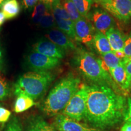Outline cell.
Segmentation results:
<instances>
[{"instance_id":"ba28073f","label":"cell","mask_w":131,"mask_h":131,"mask_svg":"<svg viewBox=\"0 0 131 131\" xmlns=\"http://www.w3.org/2000/svg\"><path fill=\"white\" fill-rule=\"evenodd\" d=\"M75 40L86 46L90 49L93 47V40L96 30L89 19L81 17L74 23Z\"/></svg>"},{"instance_id":"4316f807","label":"cell","mask_w":131,"mask_h":131,"mask_svg":"<svg viewBox=\"0 0 131 131\" xmlns=\"http://www.w3.org/2000/svg\"><path fill=\"white\" fill-rule=\"evenodd\" d=\"M123 52L126 55V58H124L126 61L127 62L131 60V32L126 38Z\"/></svg>"},{"instance_id":"3957f363","label":"cell","mask_w":131,"mask_h":131,"mask_svg":"<svg viewBox=\"0 0 131 131\" xmlns=\"http://www.w3.org/2000/svg\"><path fill=\"white\" fill-rule=\"evenodd\" d=\"M72 66L93 84H106L115 91L116 88L110 73L101 68L98 58L84 49H77L71 60Z\"/></svg>"},{"instance_id":"74e56055","label":"cell","mask_w":131,"mask_h":131,"mask_svg":"<svg viewBox=\"0 0 131 131\" xmlns=\"http://www.w3.org/2000/svg\"><path fill=\"white\" fill-rule=\"evenodd\" d=\"M92 1H94V2H95V3H98V4H99L100 0H92Z\"/></svg>"},{"instance_id":"6da1fadb","label":"cell","mask_w":131,"mask_h":131,"mask_svg":"<svg viewBox=\"0 0 131 131\" xmlns=\"http://www.w3.org/2000/svg\"><path fill=\"white\" fill-rule=\"evenodd\" d=\"M88 94L84 120L94 129L114 127L124 118L126 98L106 84L88 85Z\"/></svg>"},{"instance_id":"9c48e42d","label":"cell","mask_w":131,"mask_h":131,"mask_svg":"<svg viewBox=\"0 0 131 131\" xmlns=\"http://www.w3.org/2000/svg\"><path fill=\"white\" fill-rule=\"evenodd\" d=\"M59 30L64 33L72 40H75L74 32V23L70 19L61 3L54 6L51 9Z\"/></svg>"},{"instance_id":"277c9868","label":"cell","mask_w":131,"mask_h":131,"mask_svg":"<svg viewBox=\"0 0 131 131\" xmlns=\"http://www.w3.org/2000/svg\"><path fill=\"white\" fill-rule=\"evenodd\" d=\"M55 78L50 71H30L23 74L14 85L15 95L24 94L34 100L42 97Z\"/></svg>"},{"instance_id":"8992f818","label":"cell","mask_w":131,"mask_h":131,"mask_svg":"<svg viewBox=\"0 0 131 131\" xmlns=\"http://www.w3.org/2000/svg\"><path fill=\"white\" fill-rule=\"evenodd\" d=\"M26 63L32 71H49L60 65L61 60L50 58L33 50L26 56Z\"/></svg>"},{"instance_id":"1f68e13d","label":"cell","mask_w":131,"mask_h":131,"mask_svg":"<svg viewBox=\"0 0 131 131\" xmlns=\"http://www.w3.org/2000/svg\"><path fill=\"white\" fill-rule=\"evenodd\" d=\"M126 70L127 74L128 75L129 80L131 83V60H129L126 64Z\"/></svg>"},{"instance_id":"d6986e66","label":"cell","mask_w":131,"mask_h":131,"mask_svg":"<svg viewBox=\"0 0 131 131\" xmlns=\"http://www.w3.org/2000/svg\"><path fill=\"white\" fill-rule=\"evenodd\" d=\"M16 99L15 103L14 111L16 113L25 112L35 104L34 100L24 94L16 95Z\"/></svg>"},{"instance_id":"d4e9b609","label":"cell","mask_w":131,"mask_h":131,"mask_svg":"<svg viewBox=\"0 0 131 131\" xmlns=\"http://www.w3.org/2000/svg\"><path fill=\"white\" fill-rule=\"evenodd\" d=\"M10 87L7 80L0 74V101H4L10 95Z\"/></svg>"},{"instance_id":"f1b7e54d","label":"cell","mask_w":131,"mask_h":131,"mask_svg":"<svg viewBox=\"0 0 131 131\" xmlns=\"http://www.w3.org/2000/svg\"><path fill=\"white\" fill-rule=\"evenodd\" d=\"M21 1L24 9L30 10L33 8H34L37 3L40 1V0H21Z\"/></svg>"},{"instance_id":"e575fe53","label":"cell","mask_w":131,"mask_h":131,"mask_svg":"<svg viewBox=\"0 0 131 131\" xmlns=\"http://www.w3.org/2000/svg\"><path fill=\"white\" fill-rule=\"evenodd\" d=\"M3 65H4V60H3V52L0 46V72L3 70Z\"/></svg>"},{"instance_id":"484cf974","label":"cell","mask_w":131,"mask_h":131,"mask_svg":"<svg viewBox=\"0 0 131 131\" xmlns=\"http://www.w3.org/2000/svg\"><path fill=\"white\" fill-rule=\"evenodd\" d=\"M5 131H23L19 119L15 116H12L6 126Z\"/></svg>"},{"instance_id":"cb8c5ba5","label":"cell","mask_w":131,"mask_h":131,"mask_svg":"<svg viewBox=\"0 0 131 131\" xmlns=\"http://www.w3.org/2000/svg\"><path fill=\"white\" fill-rule=\"evenodd\" d=\"M38 24L40 27L43 29H52L56 27V23H55V18H54V16L51 10L49 11L44 16V17L41 19Z\"/></svg>"},{"instance_id":"2e32d148","label":"cell","mask_w":131,"mask_h":131,"mask_svg":"<svg viewBox=\"0 0 131 131\" xmlns=\"http://www.w3.org/2000/svg\"><path fill=\"white\" fill-rule=\"evenodd\" d=\"M26 131H57V130L43 118L36 115L29 118L26 124Z\"/></svg>"},{"instance_id":"5b68a950","label":"cell","mask_w":131,"mask_h":131,"mask_svg":"<svg viewBox=\"0 0 131 131\" xmlns=\"http://www.w3.org/2000/svg\"><path fill=\"white\" fill-rule=\"evenodd\" d=\"M88 94V84H80L79 89L71 98L61 114L78 122L84 120Z\"/></svg>"},{"instance_id":"9a60e30c","label":"cell","mask_w":131,"mask_h":131,"mask_svg":"<svg viewBox=\"0 0 131 131\" xmlns=\"http://www.w3.org/2000/svg\"><path fill=\"white\" fill-rule=\"evenodd\" d=\"M112 52L123 51L126 38L120 30L115 27L109 29L106 33Z\"/></svg>"},{"instance_id":"ffe728a7","label":"cell","mask_w":131,"mask_h":131,"mask_svg":"<svg viewBox=\"0 0 131 131\" xmlns=\"http://www.w3.org/2000/svg\"><path fill=\"white\" fill-rule=\"evenodd\" d=\"M1 12L6 19L16 17L20 12V6L18 0H7L2 6Z\"/></svg>"},{"instance_id":"7402d4cb","label":"cell","mask_w":131,"mask_h":131,"mask_svg":"<svg viewBox=\"0 0 131 131\" xmlns=\"http://www.w3.org/2000/svg\"><path fill=\"white\" fill-rule=\"evenodd\" d=\"M50 10H51L46 5L41 1H39L34 7L32 14V19L34 23L39 24L44 16Z\"/></svg>"},{"instance_id":"4dcf8cb0","label":"cell","mask_w":131,"mask_h":131,"mask_svg":"<svg viewBox=\"0 0 131 131\" xmlns=\"http://www.w3.org/2000/svg\"><path fill=\"white\" fill-rule=\"evenodd\" d=\"M40 1L46 5L50 10L54 6L61 3V0H40Z\"/></svg>"},{"instance_id":"603a6c76","label":"cell","mask_w":131,"mask_h":131,"mask_svg":"<svg viewBox=\"0 0 131 131\" xmlns=\"http://www.w3.org/2000/svg\"><path fill=\"white\" fill-rule=\"evenodd\" d=\"M63 6L73 23L82 17L72 0H64Z\"/></svg>"},{"instance_id":"e0dca14e","label":"cell","mask_w":131,"mask_h":131,"mask_svg":"<svg viewBox=\"0 0 131 131\" xmlns=\"http://www.w3.org/2000/svg\"><path fill=\"white\" fill-rule=\"evenodd\" d=\"M93 47L101 55L112 51L110 44L105 34L96 30L93 40Z\"/></svg>"},{"instance_id":"836d02e7","label":"cell","mask_w":131,"mask_h":131,"mask_svg":"<svg viewBox=\"0 0 131 131\" xmlns=\"http://www.w3.org/2000/svg\"><path fill=\"white\" fill-rule=\"evenodd\" d=\"M115 53V55L117 56L118 58L120 59L121 60H123L124 58H126V55H124L123 51H118V52H113Z\"/></svg>"},{"instance_id":"7c38bea8","label":"cell","mask_w":131,"mask_h":131,"mask_svg":"<svg viewBox=\"0 0 131 131\" xmlns=\"http://www.w3.org/2000/svg\"><path fill=\"white\" fill-rule=\"evenodd\" d=\"M34 51L37 52L50 58L61 59L64 58L66 51L49 40L41 39L32 47Z\"/></svg>"},{"instance_id":"30bf717a","label":"cell","mask_w":131,"mask_h":131,"mask_svg":"<svg viewBox=\"0 0 131 131\" xmlns=\"http://www.w3.org/2000/svg\"><path fill=\"white\" fill-rule=\"evenodd\" d=\"M88 19L95 30L103 34H106L109 29L114 27L115 21L112 16L101 9H95L92 12H90Z\"/></svg>"},{"instance_id":"44dd1931","label":"cell","mask_w":131,"mask_h":131,"mask_svg":"<svg viewBox=\"0 0 131 131\" xmlns=\"http://www.w3.org/2000/svg\"><path fill=\"white\" fill-rule=\"evenodd\" d=\"M72 1L82 17L88 19L92 5L94 1L92 0H72Z\"/></svg>"},{"instance_id":"d590c367","label":"cell","mask_w":131,"mask_h":131,"mask_svg":"<svg viewBox=\"0 0 131 131\" xmlns=\"http://www.w3.org/2000/svg\"><path fill=\"white\" fill-rule=\"evenodd\" d=\"M6 18L4 15V14H3V12L1 11H0V26L4 23V21H6Z\"/></svg>"},{"instance_id":"4fadbf2b","label":"cell","mask_w":131,"mask_h":131,"mask_svg":"<svg viewBox=\"0 0 131 131\" xmlns=\"http://www.w3.org/2000/svg\"><path fill=\"white\" fill-rule=\"evenodd\" d=\"M126 61L123 60L117 67L109 71L113 81L124 92H128L131 88V83L126 70Z\"/></svg>"},{"instance_id":"52a82bcc","label":"cell","mask_w":131,"mask_h":131,"mask_svg":"<svg viewBox=\"0 0 131 131\" xmlns=\"http://www.w3.org/2000/svg\"><path fill=\"white\" fill-rule=\"evenodd\" d=\"M99 4L118 20L127 23L130 19L131 0H100Z\"/></svg>"},{"instance_id":"f35d334b","label":"cell","mask_w":131,"mask_h":131,"mask_svg":"<svg viewBox=\"0 0 131 131\" xmlns=\"http://www.w3.org/2000/svg\"><path fill=\"white\" fill-rule=\"evenodd\" d=\"M130 18H131V9H130Z\"/></svg>"},{"instance_id":"8d00e7d4","label":"cell","mask_w":131,"mask_h":131,"mask_svg":"<svg viewBox=\"0 0 131 131\" xmlns=\"http://www.w3.org/2000/svg\"><path fill=\"white\" fill-rule=\"evenodd\" d=\"M6 1H7V0H0V9H1L3 4H4V3L6 2Z\"/></svg>"},{"instance_id":"ac0fdd59","label":"cell","mask_w":131,"mask_h":131,"mask_svg":"<svg viewBox=\"0 0 131 131\" xmlns=\"http://www.w3.org/2000/svg\"><path fill=\"white\" fill-rule=\"evenodd\" d=\"M98 61L101 68L105 72L109 73V71L117 67L122 60L118 58L114 52L111 51L101 55L100 58H98Z\"/></svg>"},{"instance_id":"f546056e","label":"cell","mask_w":131,"mask_h":131,"mask_svg":"<svg viewBox=\"0 0 131 131\" xmlns=\"http://www.w3.org/2000/svg\"><path fill=\"white\" fill-rule=\"evenodd\" d=\"M127 110L125 117H124V121H125V122H127L131 123V95L127 98Z\"/></svg>"},{"instance_id":"7a4b0ae2","label":"cell","mask_w":131,"mask_h":131,"mask_svg":"<svg viewBox=\"0 0 131 131\" xmlns=\"http://www.w3.org/2000/svg\"><path fill=\"white\" fill-rule=\"evenodd\" d=\"M81 84L80 77L73 73H69L49 91L41 104V111L49 117L61 114Z\"/></svg>"},{"instance_id":"d6a6232c","label":"cell","mask_w":131,"mask_h":131,"mask_svg":"<svg viewBox=\"0 0 131 131\" xmlns=\"http://www.w3.org/2000/svg\"><path fill=\"white\" fill-rule=\"evenodd\" d=\"M121 131H131V123L125 122L121 128Z\"/></svg>"},{"instance_id":"5bb4252c","label":"cell","mask_w":131,"mask_h":131,"mask_svg":"<svg viewBox=\"0 0 131 131\" xmlns=\"http://www.w3.org/2000/svg\"><path fill=\"white\" fill-rule=\"evenodd\" d=\"M46 37L49 41L55 44L65 50H75L76 46L72 40L58 29H52L47 31Z\"/></svg>"},{"instance_id":"83f0119b","label":"cell","mask_w":131,"mask_h":131,"mask_svg":"<svg viewBox=\"0 0 131 131\" xmlns=\"http://www.w3.org/2000/svg\"><path fill=\"white\" fill-rule=\"evenodd\" d=\"M10 116V111L0 106V123H4L9 121Z\"/></svg>"},{"instance_id":"8fae6325","label":"cell","mask_w":131,"mask_h":131,"mask_svg":"<svg viewBox=\"0 0 131 131\" xmlns=\"http://www.w3.org/2000/svg\"><path fill=\"white\" fill-rule=\"evenodd\" d=\"M53 127L58 131H96V129L84 125L62 114L54 116Z\"/></svg>"}]
</instances>
